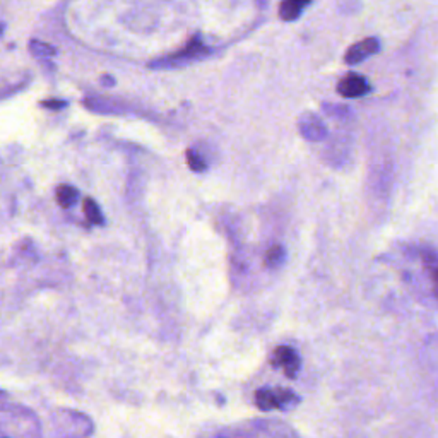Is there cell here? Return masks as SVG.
Returning <instances> with one entry per match:
<instances>
[{
  "mask_svg": "<svg viewBox=\"0 0 438 438\" xmlns=\"http://www.w3.org/2000/svg\"><path fill=\"white\" fill-rule=\"evenodd\" d=\"M298 130L304 135L306 141L310 142H320L329 135L327 127L317 117L315 113H304L298 120Z\"/></svg>",
  "mask_w": 438,
  "mask_h": 438,
  "instance_id": "cell-1",
  "label": "cell"
},
{
  "mask_svg": "<svg viewBox=\"0 0 438 438\" xmlns=\"http://www.w3.org/2000/svg\"><path fill=\"white\" fill-rule=\"evenodd\" d=\"M273 365L281 366L284 370V375L288 378H296L298 372L301 368V361L298 353L294 351L289 346H280V348L274 349L273 354Z\"/></svg>",
  "mask_w": 438,
  "mask_h": 438,
  "instance_id": "cell-2",
  "label": "cell"
},
{
  "mask_svg": "<svg viewBox=\"0 0 438 438\" xmlns=\"http://www.w3.org/2000/svg\"><path fill=\"white\" fill-rule=\"evenodd\" d=\"M337 93L344 98H361L370 93V85L363 75L351 73L341 79L337 85Z\"/></svg>",
  "mask_w": 438,
  "mask_h": 438,
  "instance_id": "cell-3",
  "label": "cell"
},
{
  "mask_svg": "<svg viewBox=\"0 0 438 438\" xmlns=\"http://www.w3.org/2000/svg\"><path fill=\"white\" fill-rule=\"evenodd\" d=\"M378 50H380V43H378V39L377 38H366V39H363V42L353 45L351 49L346 51L344 61H346V63H349V65H356V63L363 62L365 58H368L370 55L377 54Z\"/></svg>",
  "mask_w": 438,
  "mask_h": 438,
  "instance_id": "cell-4",
  "label": "cell"
},
{
  "mask_svg": "<svg viewBox=\"0 0 438 438\" xmlns=\"http://www.w3.org/2000/svg\"><path fill=\"white\" fill-rule=\"evenodd\" d=\"M256 406L262 411H273L280 409V399H277V389H261L256 392Z\"/></svg>",
  "mask_w": 438,
  "mask_h": 438,
  "instance_id": "cell-5",
  "label": "cell"
},
{
  "mask_svg": "<svg viewBox=\"0 0 438 438\" xmlns=\"http://www.w3.org/2000/svg\"><path fill=\"white\" fill-rule=\"evenodd\" d=\"M284 261H286V250L282 245L270 246L268 254H265V265H268L269 269L281 268V265L284 264Z\"/></svg>",
  "mask_w": 438,
  "mask_h": 438,
  "instance_id": "cell-6",
  "label": "cell"
},
{
  "mask_svg": "<svg viewBox=\"0 0 438 438\" xmlns=\"http://www.w3.org/2000/svg\"><path fill=\"white\" fill-rule=\"evenodd\" d=\"M79 199L77 189H74L73 185H61L57 189V202L62 207H70L75 204V201Z\"/></svg>",
  "mask_w": 438,
  "mask_h": 438,
  "instance_id": "cell-7",
  "label": "cell"
},
{
  "mask_svg": "<svg viewBox=\"0 0 438 438\" xmlns=\"http://www.w3.org/2000/svg\"><path fill=\"white\" fill-rule=\"evenodd\" d=\"M82 209H85L86 219L91 223V225H103V223H105L101 209H99V206L93 201V199H89V197L85 199V206H82Z\"/></svg>",
  "mask_w": 438,
  "mask_h": 438,
  "instance_id": "cell-8",
  "label": "cell"
},
{
  "mask_svg": "<svg viewBox=\"0 0 438 438\" xmlns=\"http://www.w3.org/2000/svg\"><path fill=\"white\" fill-rule=\"evenodd\" d=\"M277 399H280V409H292L298 404V396L289 389H277Z\"/></svg>",
  "mask_w": 438,
  "mask_h": 438,
  "instance_id": "cell-9",
  "label": "cell"
},
{
  "mask_svg": "<svg viewBox=\"0 0 438 438\" xmlns=\"http://www.w3.org/2000/svg\"><path fill=\"white\" fill-rule=\"evenodd\" d=\"M301 14L300 7H296L289 0H282L280 6V15L282 21H294Z\"/></svg>",
  "mask_w": 438,
  "mask_h": 438,
  "instance_id": "cell-10",
  "label": "cell"
},
{
  "mask_svg": "<svg viewBox=\"0 0 438 438\" xmlns=\"http://www.w3.org/2000/svg\"><path fill=\"white\" fill-rule=\"evenodd\" d=\"M187 161H189L190 170L197 171V173H201V171H204L207 168L204 159H202L201 154H199L197 151H194V149L187 151Z\"/></svg>",
  "mask_w": 438,
  "mask_h": 438,
  "instance_id": "cell-11",
  "label": "cell"
},
{
  "mask_svg": "<svg viewBox=\"0 0 438 438\" xmlns=\"http://www.w3.org/2000/svg\"><path fill=\"white\" fill-rule=\"evenodd\" d=\"M43 105L50 106V108H62V106H65V101H46Z\"/></svg>",
  "mask_w": 438,
  "mask_h": 438,
  "instance_id": "cell-12",
  "label": "cell"
},
{
  "mask_svg": "<svg viewBox=\"0 0 438 438\" xmlns=\"http://www.w3.org/2000/svg\"><path fill=\"white\" fill-rule=\"evenodd\" d=\"M289 2L294 4L296 7H300V9H304L306 4H310V0H289Z\"/></svg>",
  "mask_w": 438,
  "mask_h": 438,
  "instance_id": "cell-13",
  "label": "cell"
},
{
  "mask_svg": "<svg viewBox=\"0 0 438 438\" xmlns=\"http://www.w3.org/2000/svg\"><path fill=\"white\" fill-rule=\"evenodd\" d=\"M103 81H105V82H103V85H105V86H108V85L111 86V85H113V79H111V77H110V79H108V77H105V79H103Z\"/></svg>",
  "mask_w": 438,
  "mask_h": 438,
  "instance_id": "cell-14",
  "label": "cell"
}]
</instances>
